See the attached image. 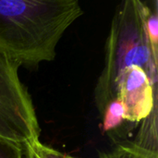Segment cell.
Segmentation results:
<instances>
[{
  "mask_svg": "<svg viewBox=\"0 0 158 158\" xmlns=\"http://www.w3.org/2000/svg\"><path fill=\"white\" fill-rule=\"evenodd\" d=\"M83 10L78 0H0V47L19 68L56 57L59 40Z\"/></svg>",
  "mask_w": 158,
  "mask_h": 158,
  "instance_id": "6da1fadb",
  "label": "cell"
},
{
  "mask_svg": "<svg viewBox=\"0 0 158 158\" xmlns=\"http://www.w3.org/2000/svg\"><path fill=\"white\" fill-rule=\"evenodd\" d=\"M147 1L126 0L116 8L106 43L104 69L94 90L100 115L117 98L118 84L126 69L140 67L157 83L158 56L152 50L147 33Z\"/></svg>",
  "mask_w": 158,
  "mask_h": 158,
  "instance_id": "7a4b0ae2",
  "label": "cell"
},
{
  "mask_svg": "<svg viewBox=\"0 0 158 158\" xmlns=\"http://www.w3.org/2000/svg\"><path fill=\"white\" fill-rule=\"evenodd\" d=\"M40 124L19 67L0 47V136L24 144L39 140Z\"/></svg>",
  "mask_w": 158,
  "mask_h": 158,
  "instance_id": "3957f363",
  "label": "cell"
},
{
  "mask_svg": "<svg viewBox=\"0 0 158 158\" xmlns=\"http://www.w3.org/2000/svg\"><path fill=\"white\" fill-rule=\"evenodd\" d=\"M125 110V122L138 124L157 109V83L140 67L126 69L117 88V98Z\"/></svg>",
  "mask_w": 158,
  "mask_h": 158,
  "instance_id": "277c9868",
  "label": "cell"
},
{
  "mask_svg": "<svg viewBox=\"0 0 158 158\" xmlns=\"http://www.w3.org/2000/svg\"><path fill=\"white\" fill-rule=\"evenodd\" d=\"M99 158H158V152L145 149L134 143H122L110 151L101 152Z\"/></svg>",
  "mask_w": 158,
  "mask_h": 158,
  "instance_id": "5b68a950",
  "label": "cell"
},
{
  "mask_svg": "<svg viewBox=\"0 0 158 158\" xmlns=\"http://www.w3.org/2000/svg\"><path fill=\"white\" fill-rule=\"evenodd\" d=\"M125 110L122 104L115 99L104 110L101 115L103 118V129L107 134L114 133L125 122Z\"/></svg>",
  "mask_w": 158,
  "mask_h": 158,
  "instance_id": "8992f818",
  "label": "cell"
},
{
  "mask_svg": "<svg viewBox=\"0 0 158 158\" xmlns=\"http://www.w3.org/2000/svg\"><path fill=\"white\" fill-rule=\"evenodd\" d=\"M26 158H73L50 146L42 143L39 140L31 141L23 144Z\"/></svg>",
  "mask_w": 158,
  "mask_h": 158,
  "instance_id": "52a82bcc",
  "label": "cell"
},
{
  "mask_svg": "<svg viewBox=\"0 0 158 158\" xmlns=\"http://www.w3.org/2000/svg\"><path fill=\"white\" fill-rule=\"evenodd\" d=\"M157 1H147L148 13L146 19V27L149 41L154 54L158 56V6Z\"/></svg>",
  "mask_w": 158,
  "mask_h": 158,
  "instance_id": "ba28073f",
  "label": "cell"
},
{
  "mask_svg": "<svg viewBox=\"0 0 158 158\" xmlns=\"http://www.w3.org/2000/svg\"><path fill=\"white\" fill-rule=\"evenodd\" d=\"M0 158H24L23 144L0 136Z\"/></svg>",
  "mask_w": 158,
  "mask_h": 158,
  "instance_id": "9c48e42d",
  "label": "cell"
}]
</instances>
